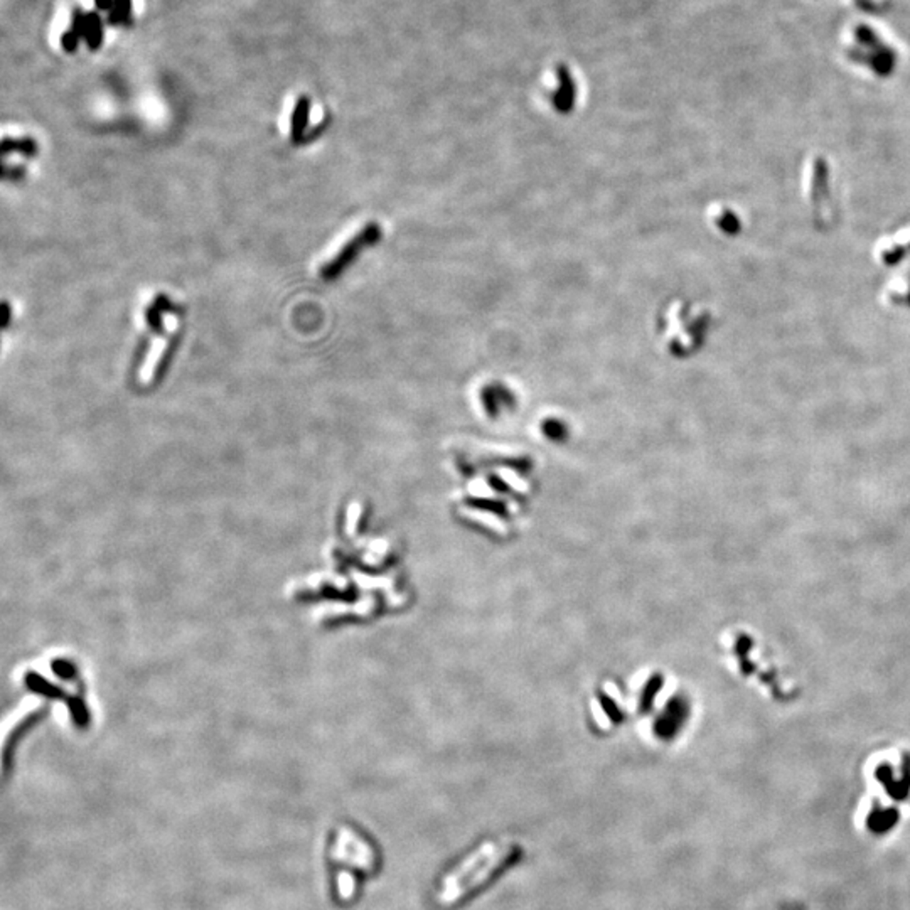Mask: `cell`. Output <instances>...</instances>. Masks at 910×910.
I'll use <instances>...</instances> for the list:
<instances>
[{
    "mask_svg": "<svg viewBox=\"0 0 910 910\" xmlns=\"http://www.w3.org/2000/svg\"><path fill=\"white\" fill-rule=\"evenodd\" d=\"M379 236H381V230H379L376 223H369V225H366L363 230H359L349 241H346V243L342 245V248L339 250V253H336V257H332L326 265H322L319 275H321V278H324V280H334V278H337L342 272H344L347 265L358 257L361 251L376 243Z\"/></svg>",
    "mask_w": 910,
    "mask_h": 910,
    "instance_id": "obj_1",
    "label": "cell"
},
{
    "mask_svg": "<svg viewBox=\"0 0 910 910\" xmlns=\"http://www.w3.org/2000/svg\"><path fill=\"white\" fill-rule=\"evenodd\" d=\"M513 852H514V848L511 845H501L499 850H497V852L494 853L492 857H489L486 862H484L482 865L477 868V870H474L467 878H464V880H462L460 884L450 887V889H443L440 894H438V897H437L438 904L452 905L454 902H457V900L462 899V895H465L469 890L475 889V887L481 884V882H484L486 878L491 877V873L496 870V868L499 867L501 863H504L506 859L511 857V853H513Z\"/></svg>",
    "mask_w": 910,
    "mask_h": 910,
    "instance_id": "obj_2",
    "label": "cell"
},
{
    "mask_svg": "<svg viewBox=\"0 0 910 910\" xmlns=\"http://www.w3.org/2000/svg\"><path fill=\"white\" fill-rule=\"evenodd\" d=\"M499 846L501 845L496 843V841H489V843H484L481 848L477 850V852H474L467 859H464L460 867H457L455 870L450 873V875H447L445 878H443V880H442L443 889H450V887L460 884V882L464 880V878H467L474 870H477V867L481 865V863L486 862L489 857H492V855L496 853L497 850H499Z\"/></svg>",
    "mask_w": 910,
    "mask_h": 910,
    "instance_id": "obj_3",
    "label": "cell"
},
{
    "mask_svg": "<svg viewBox=\"0 0 910 910\" xmlns=\"http://www.w3.org/2000/svg\"><path fill=\"white\" fill-rule=\"evenodd\" d=\"M558 75V90L553 95V105L560 113H568L575 105L577 98V88H575L573 78H571L568 68L560 66L556 70Z\"/></svg>",
    "mask_w": 910,
    "mask_h": 910,
    "instance_id": "obj_4",
    "label": "cell"
},
{
    "mask_svg": "<svg viewBox=\"0 0 910 910\" xmlns=\"http://www.w3.org/2000/svg\"><path fill=\"white\" fill-rule=\"evenodd\" d=\"M309 113H310V100L307 97H300L297 100L294 112H292V120H290V139L294 144H299L302 140V137L305 134V129H307V123H309Z\"/></svg>",
    "mask_w": 910,
    "mask_h": 910,
    "instance_id": "obj_5",
    "label": "cell"
},
{
    "mask_svg": "<svg viewBox=\"0 0 910 910\" xmlns=\"http://www.w3.org/2000/svg\"><path fill=\"white\" fill-rule=\"evenodd\" d=\"M85 41L86 44H88L90 51H97L103 43V24H102V17H100L98 12L86 14Z\"/></svg>",
    "mask_w": 910,
    "mask_h": 910,
    "instance_id": "obj_6",
    "label": "cell"
},
{
    "mask_svg": "<svg viewBox=\"0 0 910 910\" xmlns=\"http://www.w3.org/2000/svg\"><path fill=\"white\" fill-rule=\"evenodd\" d=\"M11 152H17L26 155V157H34L38 154V145L34 139L24 137V139H4L2 142V155H9Z\"/></svg>",
    "mask_w": 910,
    "mask_h": 910,
    "instance_id": "obj_7",
    "label": "cell"
},
{
    "mask_svg": "<svg viewBox=\"0 0 910 910\" xmlns=\"http://www.w3.org/2000/svg\"><path fill=\"white\" fill-rule=\"evenodd\" d=\"M132 21V0H113L112 11L108 12V22L112 26H129Z\"/></svg>",
    "mask_w": 910,
    "mask_h": 910,
    "instance_id": "obj_8",
    "label": "cell"
},
{
    "mask_svg": "<svg viewBox=\"0 0 910 910\" xmlns=\"http://www.w3.org/2000/svg\"><path fill=\"white\" fill-rule=\"evenodd\" d=\"M145 321H147V324H149L150 327H152L154 332H157V334L162 332V329H164L162 310L159 309L155 304L150 305V307L145 310Z\"/></svg>",
    "mask_w": 910,
    "mask_h": 910,
    "instance_id": "obj_9",
    "label": "cell"
},
{
    "mask_svg": "<svg viewBox=\"0 0 910 910\" xmlns=\"http://www.w3.org/2000/svg\"><path fill=\"white\" fill-rule=\"evenodd\" d=\"M176 347H177V339H174L171 344L167 346L166 353L161 356V361H159L157 368H155V379H159L161 376H164V373H166L169 363H171V358H172L174 351H176Z\"/></svg>",
    "mask_w": 910,
    "mask_h": 910,
    "instance_id": "obj_10",
    "label": "cell"
},
{
    "mask_svg": "<svg viewBox=\"0 0 910 910\" xmlns=\"http://www.w3.org/2000/svg\"><path fill=\"white\" fill-rule=\"evenodd\" d=\"M71 31L75 33L80 39H85V33H86V14L81 12L80 9H76L73 12V21H71Z\"/></svg>",
    "mask_w": 910,
    "mask_h": 910,
    "instance_id": "obj_11",
    "label": "cell"
},
{
    "mask_svg": "<svg viewBox=\"0 0 910 910\" xmlns=\"http://www.w3.org/2000/svg\"><path fill=\"white\" fill-rule=\"evenodd\" d=\"M80 41L81 39L78 38V36L70 29V31H66V33H63V36H61V48L65 49L66 53L71 54V53H75L76 49H78V44H80Z\"/></svg>",
    "mask_w": 910,
    "mask_h": 910,
    "instance_id": "obj_12",
    "label": "cell"
},
{
    "mask_svg": "<svg viewBox=\"0 0 910 910\" xmlns=\"http://www.w3.org/2000/svg\"><path fill=\"white\" fill-rule=\"evenodd\" d=\"M95 6H97L98 11L110 12L113 7V0H95Z\"/></svg>",
    "mask_w": 910,
    "mask_h": 910,
    "instance_id": "obj_13",
    "label": "cell"
},
{
    "mask_svg": "<svg viewBox=\"0 0 910 910\" xmlns=\"http://www.w3.org/2000/svg\"><path fill=\"white\" fill-rule=\"evenodd\" d=\"M2 309H4V317H6L4 319V329H6L9 326V322H11V305H9V302H4Z\"/></svg>",
    "mask_w": 910,
    "mask_h": 910,
    "instance_id": "obj_14",
    "label": "cell"
}]
</instances>
